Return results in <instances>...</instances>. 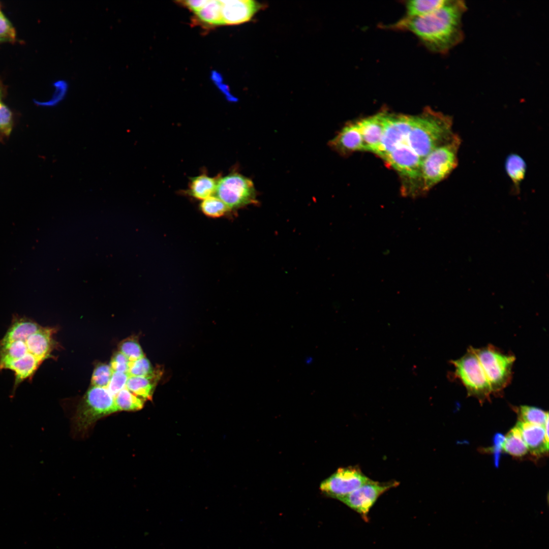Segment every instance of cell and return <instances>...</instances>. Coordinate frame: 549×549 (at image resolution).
Wrapping results in <instances>:
<instances>
[{
    "label": "cell",
    "mask_w": 549,
    "mask_h": 549,
    "mask_svg": "<svg viewBox=\"0 0 549 549\" xmlns=\"http://www.w3.org/2000/svg\"><path fill=\"white\" fill-rule=\"evenodd\" d=\"M4 42H7L5 39L0 37V43Z\"/></svg>",
    "instance_id": "8d00e7d4"
},
{
    "label": "cell",
    "mask_w": 549,
    "mask_h": 549,
    "mask_svg": "<svg viewBox=\"0 0 549 549\" xmlns=\"http://www.w3.org/2000/svg\"><path fill=\"white\" fill-rule=\"evenodd\" d=\"M398 484L399 483L394 481L382 483L371 479L358 489L339 500L359 513L365 521H368V514L378 498Z\"/></svg>",
    "instance_id": "30bf717a"
},
{
    "label": "cell",
    "mask_w": 549,
    "mask_h": 549,
    "mask_svg": "<svg viewBox=\"0 0 549 549\" xmlns=\"http://www.w3.org/2000/svg\"><path fill=\"white\" fill-rule=\"evenodd\" d=\"M462 140L455 134L447 142L430 152L421 163L423 189L428 191L446 178L457 167Z\"/></svg>",
    "instance_id": "277c9868"
},
{
    "label": "cell",
    "mask_w": 549,
    "mask_h": 549,
    "mask_svg": "<svg viewBox=\"0 0 549 549\" xmlns=\"http://www.w3.org/2000/svg\"><path fill=\"white\" fill-rule=\"evenodd\" d=\"M467 7L462 0H445L438 9L423 16L402 18L393 28L413 33L431 51L444 54L464 39L462 18Z\"/></svg>",
    "instance_id": "7a4b0ae2"
},
{
    "label": "cell",
    "mask_w": 549,
    "mask_h": 549,
    "mask_svg": "<svg viewBox=\"0 0 549 549\" xmlns=\"http://www.w3.org/2000/svg\"><path fill=\"white\" fill-rule=\"evenodd\" d=\"M55 332V328L42 326L28 317L13 316L0 340V371L11 370L14 374L11 399L19 385L32 382L42 362L50 357L56 346Z\"/></svg>",
    "instance_id": "6da1fadb"
},
{
    "label": "cell",
    "mask_w": 549,
    "mask_h": 549,
    "mask_svg": "<svg viewBox=\"0 0 549 549\" xmlns=\"http://www.w3.org/2000/svg\"><path fill=\"white\" fill-rule=\"evenodd\" d=\"M505 171L512 184L515 193L520 191L521 184L525 179L527 164L524 159L516 154L509 155L505 161Z\"/></svg>",
    "instance_id": "ffe728a7"
},
{
    "label": "cell",
    "mask_w": 549,
    "mask_h": 549,
    "mask_svg": "<svg viewBox=\"0 0 549 549\" xmlns=\"http://www.w3.org/2000/svg\"><path fill=\"white\" fill-rule=\"evenodd\" d=\"M382 158L402 175L412 179L420 178L422 160L407 143L399 145Z\"/></svg>",
    "instance_id": "7c38bea8"
},
{
    "label": "cell",
    "mask_w": 549,
    "mask_h": 549,
    "mask_svg": "<svg viewBox=\"0 0 549 549\" xmlns=\"http://www.w3.org/2000/svg\"><path fill=\"white\" fill-rule=\"evenodd\" d=\"M223 25L239 24L250 20L263 6L252 0L221 1Z\"/></svg>",
    "instance_id": "4fadbf2b"
},
{
    "label": "cell",
    "mask_w": 549,
    "mask_h": 549,
    "mask_svg": "<svg viewBox=\"0 0 549 549\" xmlns=\"http://www.w3.org/2000/svg\"><path fill=\"white\" fill-rule=\"evenodd\" d=\"M129 376L128 373L113 372L109 384L106 387L114 397L126 387Z\"/></svg>",
    "instance_id": "4dcf8cb0"
},
{
    "label": "cell",
    "mask_w": 549,
    "mask_h": 549,
    "mask_svg": "<svg viewBox=\"0 0 549 549\" xmlns=\"http://www.w3.org/2000/svg\"><path fill=\"white\" fill-rule=\"evenodd\" d=\"M474 351L488 380L493 394H499L511 382L514 355L505 353L493 345Z\"/></svg>",
    "instance_id": "8992f818"
},
{
    "label": "cell",
    "mask_w": 549,
    "mask_h": 549,
    "mask_svg": "<svg viewBox=\"0 0 549 549\" xmlns=\"http://www.w3.org/2000/svg\"><path fill=\"white\" fill-rule=\"evenodd\" d=\"M5 90L4 86L0 80V100L4 97Z\"/></svg>",
    "instance_id": "d590c367"
},
{
    "label": "cell",
    "mask_w": 549,
    "mask_h": 549,
    "mask_svg": "<svg viewBox=\"0 0 549 549\" xmlns=\"http://www.w3.org/2000/svg\"><path fill=\"white\" fill-rule=\"evenodd\" d=\"M116 412L114 397L107 388L92 386L77 407L73 426L78 433H84L98 420Z\"/></svg>",
    "instance_id": "5b68a950"
},
{
    "label": "cell",
    "mask_w": 549,
    "mask_h": 549,
    "mask_svg": "<svg viewBox=\"0 0 549 549\" xmlns=\"http://www.w3.org/2000/svg\"><path fill=\"white\" fill-rule=\"evenodd\" d=\"M0 9H1V4H0ZM0 11H1V10H0Z\"/></svg>",
    "instance_id": "74e56055"
},
{
    "label": "cell",
    "mask_w": 549,
    "mask_h": 549,
    "mask_svg": "<svg viewBox=\"0 0 549 549\" xmlns=\"http://www.w3.org/2000/svg\"><path fill=\"white\" fill-rule=\"evenodd\" d=\"M149 360L145 356L130 361L128 374L129 376L146 377L155 373Z\"/></svg>",
    "instance_id": "83f0119b"
},
{
    "label": "cell",
    "mask_w": 549,
    "mask_h": 549,
    "mask_svg": "<svg viewBox=\"0 0 549 549\" xmlns=\"http://www.w3.org/2000/svg\"><path fill=\"white\" fill-rule=\"evenodd\" d=\"M16 30L11 22L0 11V37L7 42L16 41Z\"/></svg>",
    "instance_id": "1f68e13d"
},
{
    "label": "cell",
    "mask_w": 549,
    "mask_h": 549,
    "mask_svg": "<svg viewBox=\"0 0 549 549\" xmlns=\"http://www.w3.org/2000/svg\"><path fill=\"white\" fill-rule=\"evenodd\" d=\"M208 1H178L176 3L188 8L190 11L195 13L203 7Z\"/></svg>",
    "instance_id": "e575fe53"
},
{
    "label": "cell",
    "mask_w": 549,
    "mask_h": 549,
    "mask_svg": "<svg viewBox=\"0 0 549 549\" xmlns=\"http://www.w3.org/2000/svg\"><path fill=\"white\" fill-rule=\"evenodd\" d=\"M504 440V436L501 434H497L494 437L493 451L494 453V462L496 466H498L500 459V455L502 450L503 444Z\"/></svg>",
    "instance_id": "836d02e7"
},
{
    "label": "cell",
    "mask_w": 549,
    "mask_h": 549,
    "mask_svg": "<svg viewBox=\"0 0 549 549\" xmlns=\"http://www.w3.org/2000/svg\"><path fill=\"white\" fill-rule=\"evenodd\" d=\"M445 0H412L406 2V16L410 19L423 16L440 8Z\"/></svg>",
    "instance_id": "44dd1931"
},
{
    "label": "cell",
    "mask_w": 549,
    "mask_h": 549,
    "mask_svg": "<svg viewBox=\"0 0 549 549\" xmlns=\"http://www.w3.org/2000/svg\"><path fill=\"white\" fill-rule=\"evenodd\" d=\"M55 90L51 98L43 103V106L53 107L58 105L66 98L69 89V82L64 79H59L54 82Z\"/></svg>",
    "instance_id": "f546056e"
},
{
    "label": "cell",
    "mask_w": 549,
    "mask_h": 549,
    "mask_svg": "<svg viewBox=\"0 0 549 549\" xmlns=\"http://www.w3.org/2000/svg\"><path fill=\"white\" fill-rule=\"evenodd\" d=\"M158 375L155 372L146 377L129 376L126 388L144 401L150 400L159 379Z\"/></svg>",
    "instance_id": "d6986e66"
},
{
    "label": "cell",
    "mask_w": 549,
    "mask_h": 549,
    "mask_svg": "<svg viewBox=\"0 0 549 549\" xmlns=\"http://www.w3.org/2000/svg\"><path fill=\"white\" fill-rule=\"evenodd\" d=\"M114 401L117 411H135L143 408L144 401L125 387L114 396Z\"/></svg>",
    "instance_id": "603a6c76"
},
{
    "label": "cell",
    "mask_w": 549,
    "mask_h": 549,
    "mask_svg": "<svg viewBox=\"0 0 549 549\" xmlns=\"http://www.w3.org/2000/svg\"><path fill=\"white\" fill-rule=\"evenodd\" d=\"M119 351L124 354L130 361H133L144 356L142 349L134 338H128L120 343Z\"/></svg>",
    "instance_id": "4316f807"
},
{
    "label": "cell",
    "mask_w": 549,
    "mask_h": 549,
    "mask_svg": "<svg viewBox=\"0 0 549 549\" xmlns=\"http://www.w3.org/2000/svg\"><path fill=\"white\" fill-rule=\"evenodd\" d=\"M502 449L516 457H521L527 454L528 451L527 446L516 426L504 436Z\"/></svg>",
    "instance_id": "7402d4cb"
},
{
    "label": "cell",
    "mask_w": 549,
    "mask_h": 549,
    "mask_svg": "<svg viewBox=\"0 0 549 549\" xmlns=\"http://www.w3.org/2000/svg\"><path fill=\"white\" fill-rule=\"evenodd\" d=\"M364 150L376 153L381 141L384 125L383 112L357 121Z\"/></svg>",
    "instance_id": "9a60e30c"
},
{
    "label": "cell",
    "mask_w": 549,
    "mask_h": 549,
    "mask_svg": "<svg viewBox=\"0 0 549 549\" xmlns=\"http://www.w3.org/2000/svg\"><path fill=\"white\" fill-rule=\"evenodd\" d=\"M370 480L358 467L341 468L322 481L320 489L327 495L340 499Z\"/></svg>",
    "instance_id": "9c48e42d"
},
{
    "label": "cell",
    "mask_w": 549,
    "mask_h": 549,
    "mask_svg": "<svg viewBox=\"0 0 549 549\" xmlns=\"http://www.w3.org/2000/svg\"><path fill=\"white\" fill-rule=\"evenodd\" d=\"M130 362L128 358L118 351L113 354L109 365L113 372L128 373Z\"/></svg>",
    "instance_id": "d6a6232c"
},
{
    "label": "cell",
    "mask_w": 549,
    "mask_h": 549,
    "mask_svg": "<svg viewBox=\"0 0 549 549\" xmlns=\"http://www.w3.org/2000/svg\"><path fill=\"white\" fill-rule=\"evenodd\" d=\"M520 421L533 424L544 426L548 418V412L532 406L522 405L516 408Z\"/></svg>",
    "instance_id": "cb8c5ba5"
},
{
    "label": "cell",
    "mask_w": 549,
    "mask_h": 549,
    "mask_svg": "<svg viewBox=\"0 0 549 549\" xmlns=\"http://www.w3.org/2000/svg\"><path fill=\"white\" fill-rule=\"evenodd\" d=\"M516 426L519 430L528 450L535 456H540L548 451V439L544 427L518 421Z\"/></svg>",
    "instance_id": "2e32d148"
},
{
    "label": "cell",
    "mask_w": 549,
    "mask_h": 549,
    "mask_svg": "<svg viewBox=\"0 0 549 549\" xmlns=\"http://www.w3.org/2000/svg\"><path fill=\"white\" fill-rule=\"evenodd\" d=\"M193 21L206 27L223 25L221 1L208 0L199 10L194 13Z\"/></svg>",
    "instance_id": "e0dca14e"
},
{
    "label": "cell",
    "mask_w": 549,
    "mask_h": 549,
    "mask_svg": "<svg viewBox=\"0 0 549 549\" xmlns=\"http://www.w3.org/2000/svg\"><path fill=\"white\" fill-rule=\"evenodd\" d=\"M218 178L206 174L192 177L187 193L196 199L203 200L215 193Z\"/></svg>",
    "instance_id": "ac0fdd59"
},
{
    "label": "cell",
    "mask_w": 549,
    "mask_h": 549,
    "mask_svg": "<svg viewBox=\"0 0 549 549\" xmlns=\"http://www.w3.org/2000/svg\"><path fill=\"white\" fill-rule=\"evenodd\" d=\"M384 131L375 153L381 158L401 144L406 143L411 127L412 115L383 112Z\"/></svg>",
    "instance_id": "8fae6325"
},
{
    "label": "cell",
    "mask_w": 549,
    "mask_h": 549,
    "mask_svg": "<svg viewBox=\"0 0 549 549\" xmlns=\"http://www.w3.org/2000/svg\"><path fill=\"white\" fill-rule=\"evenodd\" d=\"M199 208L202 213L210 218H220L230 211L228 206L217 196H211L203 200Z\"/></svg>",
    "instance_id": "d4e9b609"
},
{
    "label": "cell",
    "mask_w": 549,
    "mask_h": 549,
    "mask_svg": "<svg viewBox=\"0 0 549 549\" xmlns=\"http://www.w3.org/2000/svg\"><path fill=\"white\" fill-rule=\"evenodd\" d=\"M451 363L455 378L463 384L469 395L481 403L490 398L492 394L491 387L473 347H470L463 356Z\"/></svg>",
    "instance_id": "52a82bcc"
},
{
    "label": "cell",
    "mask_w": 549,
    "mask_h": 549,
    "mask_svg": "<svg viewBox=\"0 0 549 549\" xmlns=\"http://www.w3.org/2000/svg\"><path fill=\"white\" fill-rule=\"evenodd\" d=\"M215 194L230 211L257 203L253 181L236 171L218 178Z\"/></svg>",
    "instance_id": "ba28073f"
},
{
    "label": "cell",
    "mask_w": 549,
    "mask_h": 549,
    "mask_svg": "<svg viewBox=\"0 0 549 549\" xmlns=\"http://www.w3.org/2000/svg\"><path fill=\"white\" fill-rule=\"evenodd\" d=\"M13 125L12 112L7 105L0 101V140L9 136Z\"/></svg>",
    "instance_id": "f1b7e54d"
},
{
    "label": "cell",
    "mask_w": 549,
    "mask_h": 549,
    "mask_svg": "<svg viewBox=\"0 0 549 549\" xmlns=\"http://www.w3.org/2000/svg\"><path fill=\"white\" fill-rule=\"evenodd\" d=\"M337 152L346 155L358 150H364L362 136L357 121L345 126L328 142Z\"/></svg>",
    "instance_id": "5bb4252c"
},
{
    "label": "cell",
    "mask_w": 549,
    "mask_h": 549,
    "mask_svg": "<svg viewBox=\"0 0 549 549\" xmlns=\"http://www.w3.org/2000/svg\"><path fill=\"white\" fill-rule=\"evenodd\" d=\"M112 374L113 371L110 365L103 363L97 364L92 375V386L106 388Z\"/></svg>",
    "instance_id": "484cf974"
},
{
    "label": "cell",
    "mask_w": 549,
    "mask_h": 549,
    "mask_svg": "<svg viewBox=\"0 0 549 549\" xmlns=\"http://www.w3.org/2000/svg\"><path fill=\"white\" fill-rule=\"evenodd\" d=\"M452 126L450 116L427 108L420 114L412 116L406 143L423 160L434 149L452 138L455 134Z\"/></svg>",
    "instance_id": "3957f363"
}]
</instances>
